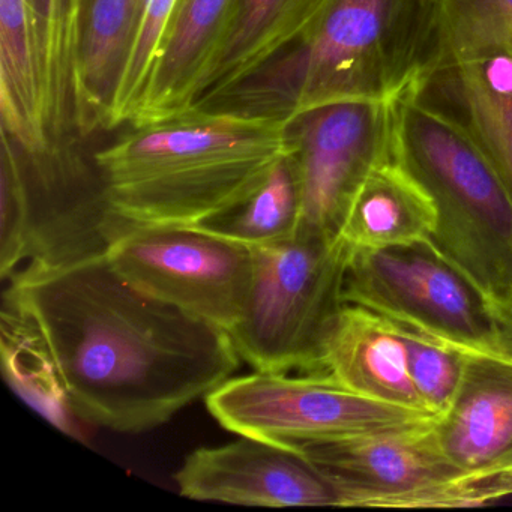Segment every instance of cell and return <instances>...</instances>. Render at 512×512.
<instances>
[{
	"instance_id": "4fadbf2b",
	"label": "cell",
	"mask_w": 512,
	"mask_h": 512,
	"mask_svg": "<svg viewBox=\"0 0 512 512\" xmlns=\"http://www.w3.org/2000/svg\"><path fill=\"white\" fill-rule=\"evenodd\" d=\"M433 430L464 478L512 467V358L467 353L460 389Z\"/></svg>"
},
{
	"instance_id": "d4e9b609",
	"label": "cell",
	"mask_w": 512,
	"mask_h": 512,
	"mask_svg": "<svg viewBox=\"0 0 512 512\" xmlns=\"http://www.w3.org/2000/svg\"><path fill=\"white\" fill-rule=\"evenodd\" d=\"M178 0H146L136 35L122 71L112 109L109 130L130 124L142 100L152 65L163 43L167 26L175 13Z\"/></svg>"
},
{
	"instance_id": "83f0119b",
	"label": "cell",
	"mask_w": 512,
	"mask_h": 512,
	"mask_svg": "<svg viewBox=\"0 0 512 512\" xmlns=\"http://www.w3.org/2000/svg\"><path fill=\"white\" fill-rule=\"evenodd\" d=\"M506 320H508L509 325L512 326V307L509 308L508 313H506Z\"/></svg>"
},
{
	"instance_id": "4316f807",
	"label": "cell",
	"mask_w": 512,
	"mask_h": 512,
	"mask_svg": "<svg viewBox=\"0 0 512 512\" xmlns=\"http://www.w3.org/2000/svg\"><path fill=\"white\" fill-rule=\"evenodd\" d=\"M458 508L487 505L512 496V467L482 476L460 479L455 488Z\"/></svg>"
},
{
	"instance_id": "7c38bea8",
	"label": "cell",
	"mask_w": 512,
	"mask_h": 512,
	"mask_svg": "<svg viewBox=\"0 0 512 512\" xmlns=\"http://www.w3.org/2000/svg\"><path fill=\"white\" fill-rule=\"evenodd\" d=\"M409 94L475 143L512 199V58H445Z\"/></svg>"
},
{
	"instance_id": "3957f363",
	"label": "cell",
	"mask_w": 512,
	"mask_h": 512,
	"mask_svg": "<svg viewBox=\"0 0 512 512\" xmlns=\"http://www.w3.org/2000/svg\"><path fill=\"white\" fill-rule=\"evenodd\" d=\"M287 121L193 107L94 155L107 205L128 223L200 226L241 205L292 154Z\"/></svg>"
},
{
	"instance_id": "30bf717a",
	"label": "cell",
	"mask_w": 512,
	"mask_h": 512,
	"mask_svg": "<svg viewBox=\"0 0 512 512\" xmlns=\"http://www.w3.org/2000/svg\"><path fill=\"white\" fill-rule=\"evenodd\" d=\"M392 127V103L385 101L323 104L287 121L301 182V229L338 239L362 182L394 157Z\"/></svg>"
},
{
	"instance_id": "ffe728a7",
	"label": "cell",
	"mask_w": 512,
	"mask_h": 512,
	"mask_svg": "<svg viewBox=\"0 0 512 512\" xmlns=\"http://www.w3.org/2000/svg\"><path fill=\"white\" fill-rule=\"evenodd\" d=\"M53 146L74 128V77L91 0H26Z\"/></svg>"
},
{
	"instance_id": "7a4b0ae2",
	"label": "cell",
	"mask_w": 512,
	"mask_h": 512,
	"mask_svg": "<svg viewBox=\"0 0 512 512\" xmlns=\"http://www.w3.org/2000/svg\"><path fill=\"white\" fill-rule=\"evenodd\" d=\"M446 0H328L277 58L200 109L289 121L338 101L392 103L446 56Z\"/></svg>"
},
{
	"instance_id": "5b68a950",
	"label": "cell",
	"mask_w": 512,
	"mask_h": 512,
	"mask_svg": "<svg viewBox=\"0 0 512 512\" xmlns=\"http://www.w3.org/2000/svg\"><path fill=\"white\" fill-rule=\"evenodd\" d=\"M251 248L250 289L229 331L236 352L256 371L320 373L323 335L344 304L349 251L338 239L304 229Z\"/></svg>"
},
{
	"instance_id": "277c9868",
	"label": "cell",
	"mask_w": 512,
	"mask_h": 512,
	"mask_svg": "<svg viewBox=\"0 0 512 512\" xmlns=\"http://www.w3.org/2000/svg\"><path fill=\"white\" fill-rule=\"evenodd\" d=\"M394 158L436 208L430 245L506 317L512 307V199L475 143L410 94L392 101Z\"/></svg>"
},
{
	"instance_id": "8fae6325",
	"label": "cell",
	"mask_w": 512,
	"mask_h": 512,
	"mask_svg": "<svg viewBox=\"0 0 512 512\" xmlns=\"http://www.w3.org/2000/svg\"><path fill=\"white\" fill-rule=\"evenodd\" d=\"M188 499L242 506H341L335 485L295 449L239 436L194 449L175 473Z\"/></svg>"
},
{
	"instance_id": "d6986e66",
	"label": "cell",
	"mask_w": 512,
	"mask_h": 512,
	"mask_svg": "<svg viewBox=\"0 0 512 512\" xmlns=\"http://www.w3.org/2000/svg\"><path fill=\"white\" fill-rule=\"evenodd\" d=\"M328 0H236L220 55L196 106L247 79L313 25Z\"/></svg>"
},
{
	"instance_id": "9c48e42d",
	"label": "cell",
	"mask_w": 512,
	"mask_h": 512,
	"mask_svg": "<svg viewBox=\"0 0 512 512\" xmlns=\"http://www.w3.org/2000/svg\"><path fill=\"white\" fill-rule=\"evenodd\" d=\"M436 419L293 449L335 485L341 506L455 508L454 485L464 475L443 454Z\"/></svg>"
},
{
	"instance_id": "e0dca14e",
	"label": "cell",
	"mask_w": 512,
	"mask_h": 512,
	"mask_svg": "<svg viewBox=\"0 0 512 512\" xmlns=\"http://www.w3.org/2000/svg\"><path fill=\"white\" fill-rule=\"evenodd\" d=\"M2 130L34 164L53 158L46 95L26 0H0Z\"/></svg>"
},
{
	"instance_id": "8992f818",
	"label": "cell",
	"mask_w": 512,
	"mask_h": 512,
	"mask_svg": "<svg viewBox=\"0 0 512 512\" xmlns=\"http://www.w3.org/2000/svg\"><path fill=\"white\" fill-rule=\"evenodd\" d=\"M343 301L463 352L512 358L506 317L430 242L349 253Z\"/></svg>"
},
{
	"instance_id": "2e32d148",
	"label": "cell",
	"mask_w": 512,
	"mask_h": 512,
	"mask_svg": "<svg viewBox=\"0 0 512 512\" xmlns=\"http://www.w3.org/2000/svg\"><path fill=\"white\" fill-rule=\"evenodd\" d=\"M436 220L427 191L392 157L374 167L356 191L338 241L349 253L428 242Z\"/></svg>"
},
{
	"instance_id": "52a82bcc",
	"label": "cell",
	"mask_w": 512,
	"mask_h": 512,
	"mask_svg": "<svg viewBox=\"0 0 512 512\" xmlns=\"http://www.w3.org/2000/svg\"><path fill=\"white\" fill-rule=\"evenodd\" d=\"M205 403L215 421L230 433L290 449L436 419L356 394L326 373L254 370L230 377Z\"/></svg>"
},
{
	"instance_id": "5bb4252c",
	"label": "cell",
	"mask_w": 512,
	"mask_h": 512,
	"mask_svg": "<svg viewBox=\"0 0 512 512\" xmlns=\"http://www.w3.org/2000/svg\"><path fill=\"white\" fill-rule=\"evenodd\" d=\"M236 0H178L128 125H145L188 112L226 40Z\"/></svg>"
},
{
	"instance_id": "484cf974",
	"label": "cell",
	"mask_w": 512,
	"mask_h": 512,
	"mask_svg": "<svg viewBox=\"0 0 512 512\" xmlns=\"http://www.w3.org/2000/svg\"><path fill=\"white\" fill-rule=\"evenodd\" d=\"M17 145L2 130V211H0V275L13 277L28 263L32 212L28 176Z\"/></svg>"
},
{
	"instance_id": "44dd1931",
	"label": "cell",
	"mask_w": 512,
	"mask_h": 512,
	"mask_svg": "<svg viewBox=\"0 0 512 512\" xmlns=\"http://www.w3.org/2000/svg\"><path fill=\"white\" fill-rule=\"evenodd\" d=\"M2 361L4 373L17 394L44 418L70 436H79L76 421L59 379L55 361L37 325L4 292L2 304Z\"/></svg>"
},
{
	"instance_id": "7402d4cb",
	"label": "cell",
	"mask_w": 512,
	"mask_h": 512,
	"mask_svg": "<svg viewBox=\"0 0 512 512\" xmlns=\"http://www.w3.org/2000/svg\"><path fill=\"white\" fill-rule=\"evenodd\" d=\"M301 224V182L292 152L241 205L200 226L248 247H259L292 238Z\"/></svg>"
},
{
	"instance_id": "ba28073f",
	"label": "cell",
	"mask_w": 512,
	"mask_h": 512,
	"mask_svg": "<svg viewBox=\"0 0 512 512\" xmlns=\"http://www.w3.org/2000/svg\"><path fill=\"white\" fill-rule=\"evenodd\" d=\"M137 289L227 332L244 310L253 248L202 226H145L122 221L106 251Z\"/></svg>"
},
{
	"instance_id": "cb8c5ba5",
	"label": "cell",
	"mask_w": 512,
	"mask_h": 512,
	"mask_svg": "<svg viewBox=\"0 0 512 512\" xmlns=\"http://www.w3.org/2000/svg\"><path fill=\"white\" fill-rule=\"evenodd\" d=\"M395 325L406 346L413 385L425 409L439 418L449 409L460 389L467 353L409 326Z\"/></svg>"
},
{
	"instance_id": "ac0fdd59",
	"label": "cell",
	"mask_w": 512,
	"mask_h": 512,
	"mask_svg": "<svg viewBox=\"0 0 512 512\" xmlns=\"http://www.w3.org/2000/svg\"><path fill=\"white\" fill-rule=\"evenodd\" d=\"M145 4L91 0L74 77V128L82 136L109 128L113 98Z\"/></svg>"
},
{
	"instance_id": "6da1fadb",
	"label": "cell",
	"mask_w": 512,
	"mask_h": 512,
	"mask_svg": "<svg viewBox=\"0 0 512 512\" xmlns=\"http://www.w3.org/2000/svg\"><path fill=\"white\" fill-rule=\"evenodd\" d=\"M8 280L4 292L43 335L71 410L94 427H160L241 364L226 329L137 289L106 254L26 265Z\"/></svg>"
},
{
	"instance_id": "603a6c76",
	"label": "cell",
	"mask_w": 512,
	"mask_h": 512,
	"mask_svg": "<svg viewBox=\"0 0 512 512\" xmlns=\"http://www.w3.org/2000/svg\"><path fill=\"white\" fill-rule=\"evenodd\" d=\"M445 7V58H512V0H446Z\"/></svg>"
},
{
	"instance_id": "9a60e30c",
	"label": "cell",
	"mask_w": 512,
	"mask_h": 512,
	"mask_svg": "<svg viewBox=\"0 0 512 512\" xmlns=\"http://www.w3.org/2000/svg\"><path fill=\"white\" fill-rule=\"evenodd\" d=\"M319 370L356 394L431 415L413 385L397 325L367 308L338 310L323 335Z\"/></svg>"
}]
</instances>
